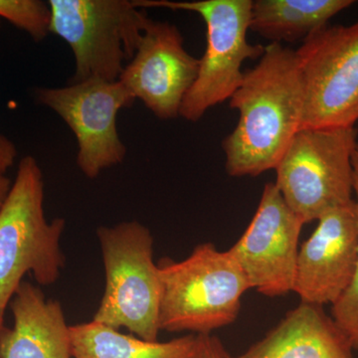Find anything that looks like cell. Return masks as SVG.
I'll return each instance as SVG.
<instances>
[{
	"instance_id": "obj_10",
	"label": "cell",
	"mask_w": 358,
	"mask_h": 358,
	"mask_svg": "<svg viewBox=\"0 0 358 358\" xmlns=\"http://www.w3.org/2000/svg\"><path fill=\"white\" fill-rule=\"evenodd\" d=\"M303 225L275 183H267L255 215L229 249L243 271L250 289L268 298L294 292L299 240Z\"/></svg>"
},
{
	"instance_id": "obj_17",
	"label": "cell",
	"mask_w": 358,
	"mask_h": 358,
	"mask_svg": "<svg viewBox=\"0 0 358 358\" xmlns=\"http://www.w3.org/2000/svg\"><path fill=\"white\" fill-rule=\"evenodd\" d=\"M51 8L42 0H0V17L23 30L35 42L50 33Z\"/></svg>"
},
{
	"instance_id": "obj_8",
	"label": "cell",
	"mask_w": 358,
	"mask_h": 358,
	"mask_svg": "<svg viewBox=\"0 0 358 358\" xmlns=\"http://www.w3.org/2000/svg\"><path fill=\"white\" fill-rule=\"evenodd\" d=\"M305 83L301 129L358 122V20L327 25L296 50Z\"/></svg>"
},
{
	"instance_id": "obj_12",
	"label": "cell",
	"mask_w": 358,
	"mask_h": 358,
	"mask_svg": "<svg viewBox=\"0 0 358 358\" xmlns=\"http://www.w3.org/2000/svg\"><path fill=\"white\" fill-rule=\"evenodd\" d=\"M358 256L355 199L327 211L299 250L294 293L301 303L333 306L350 288Z\"/></svg>"
},
{
	"instance_id": "obj_5",
	"label": "cell",
	"mask_w": 358,
	"mask_h": 358,
	"mask_svg": "<svg viewBox=\"0 0 358 358\" xmlns=\"http://www.w3.org/2000/svg\"><path fill=\"white\" fill-rule=\"evenodd\" d=\"M50 33L64 40L75 59L71 83L115 82L134 58L150 22L134 0H49Z\"/></svg>"
},
{
	"instance_id": "obj_9",
	"label": "cell",
	"mask_w": 358,
	"mask_h": 358,
	"mask_svg": "<svg viewBox=\"0 0 358 358\" xmlns=\"http://www.w3.org/2000/svg\"><path fill=\"white\" fill-rule=\"evenodd\" d=\"M35 99L55 112L75 134L77 166L87 178H98L126 159L128 148L117 131V117L136 100L121 82L88 80L60 88H39Z\"/></svg>"
},
{
	"instance_id": "obj_21",
	"label": "cell",
	"mask_w": 358,
	"mask_h": 358,
	"mask_svg": "<svg viewBox=\"0 0 358 358\" xmlns=\"http://www.w3.org/2000/svg\"><path fill=\"white\" fill-rule=\"evenodd\" d=\"M13 181L4 174H0V208L6 201L7 195L10 192Z\"/></svg>"
},
{
	"instance_id": "obj_14",
	"label": "cell",
	"mask_w": 358,
	"mask_h": 358,
	"mask_svg": "<svg viewBox=\"0 0 358 358\" xmlns=\"http://www.w3.org/2000/svg\"><path fill=\"white\" fill-rule=\"evenodd\" d=\"M229 358H353V348L324 308L301 303L246 352Z\"/></svg>"
},
{
	"instance_id": "obj_18",
	"label": "cell",
	"mask_w": 358,
	"mask_h": 358,
	"mask_svg": "<svg viewBox=\"0 0 358 358\" xmlns=\"http://www.w3.org/2000/svg\"><path fill=\"white\" fill-rule=\"evenodd\" d=\"M353 199L358 224V143L352 157ZM331 317L345 334L353 348L358 352V256L357 270L350 288L331 306Z\"/></svg>"
},
{
	"instance_id": "obj_7",
	"label": "cell",
	"mask_w": 358,
	"mask_h": 358,
	"mask_svg": "<svg viewBox=\"0 0 358 358\" xmlns=\"http://www.w3.org/2000/svg\"><path fill=\"white\" fill-rule=\"evenodd\" d=\"M357 143L355 128H306L294 136L275 166L274 183L303 224L353 201Z\"/></svg>"
},
{
	"instance_id": "obj_15",
	"label": "cell",
	"mask_w": 358,
	"mask_h": 358,
	"mask_svg": "<svg viewBox=\"0 0 358 358\" xmlns=\"http://www.w3.org/2000/svg\"><path fill=\"white\" fill-rule=\"evenodd\" d=\"M352 0H256L252 3L250 30L271 43L303 40L324 26Z\"/></svg>"
},
{
	"instance_id": "obj_19",
	"label": "cell",
	"mask_w": 358,
	"mask_h": 358,
	"mask_svg": "<svg viewBox=\"0 0 358 358\" xmlns=\"http://www.w3.org/2000/svg\"><path fill=\"white\" fill-rule=\"evenodd\" d=\"M196 358H229V355L217 336L200 334Z\"/></svg>"
},
{
	"instance_id": "obj_2",
	"label": "cell",
	"mask_w": 358,
	"mask_h": 358,
	"mask_svg": "<svg viewBox=\"0 0 358 358\" xmlns=\"http://www.w3.org/2000/svg\"><path fill=\"white\" fill-rule=\"evenodd\" d=\"M65 226L63 218L47 220L43 173L37 160L26 155L0 208V331L25 275L40 286L58 281L66 262L60 247Z\"/></svg>"
},
{
	"instance_id": "obj_11",
	"label": "cell",
	"mask_w": 358,
	"mask_h": 358,
	"mask_svg": "<svg viewBox=\"0 0 358 358\" xmlns=\"http://www.w3.org/2000/svg\"><path fill=\"white\" fill-rule=\"evenodd\" d=\"M199 69V59L186 50L178 28L150 20L138 50L117 81L155 117L176 119Z\"/></svg>"
},
{
	"instance_id": "obj_4",
	"label": "cell",
	"mask_w": 358,
	"mask_h": 358,
	"mask_svg": "<svg viewBox=\"0 0 358 358\" xmlns=\"http://www.w3.org/2000/svg\"><path fill=\"white\" fill-rule=\"evenodd\" d=\"M106 288L94 322L138 338L157 341L160 333V281L154 261V237L138 221L96 230Z\"/></svg>"
},
{
	"instance_id": "obj_16",
	"label": "cell",
	"mask_w": 358,
	"mask_h": 358,
	"mask_svg": "<svg viewBox=\"0 0 358 358\" xmlns=\"http://www.w3.org/2000/svg\"><path fill=\"white\" fill-rule=\"evenodd\" d=\"M73 358H196L199 336L148 341L92 322L70 327Z\"/></svg>"
},
{
	"instance_id": "obj_22",
	"label": "cell",
	"mask_w": 358,
	"mask_h": 358,
	"mask_svg": "<svg viewBox=\"0 0 358 358\" xmlns=\"http://www.w3.org/2000/svg\"><path fill=\"white\" fill-rule=\"evenodd\" d=\"M0 24H1V23H0Z\"/></svg>"
},
{
	"instance_id": "obj_20",
	"label": "cell",
	"mask_w": 358,
	"mask_h": 358,
	"mask_svg": "<svg viewBox=\"0 0 358 358\" xmlns=\"http://www.w3.org/2000/svg\"><path fill=\"white\" fill-rule=\"evenodd\" d=\"M17 157V148L15 145L0 134V174L6 176L7 171L13 166Z\"/></svg>"
},
{
	"instance_id": "obj_3",
	"label": "cell",
	"mask_w": 358,
	"mask_h": 358,
	"mask_svg": "<svg viewBox=\"0 0 358 358\" xmlns=\"http://www.w3.org/2000/svg\"><path fill=\"white\" fill-rule=\"evenodd\" d=\"M160 331L211 334L239 315L249 282L234 257L212 243L197 245L182 261L159 264Z\"/></svg>"
},
{
	"instance_id": "obj_1",
	"label": "cell",
	"mask_w": 358,
	"mask_h": 358,
	"mask_svg": "<svg viewBox=\"0 0 358 358\" xmlns=\"http://www.w3.org/2000/svg\"><path fill=\"white\" fill-rule=\"evenodd\" d=\"M229 100L239 120L222 141L226 171L244 178L275 169L303 122L305 83L296 52L268 44Z\"/></svg>"
},
{
	"instance_id": "obj_6",
	"label": "cell",
	"mask_w": 358,
	"mask_h": 358,
	"mask_svg": "<svg viewBox=\"0 0 358 358\" xmlns=\"http://www.w3.org/2000/svg\"><path fill=\"white\" fill-rule=\"evenodd\" d=\"M140 8H167L201 16L206 25V49L199 59L196 80L181 106V117L197 122L207 110L229 100L243 81L242 66L263 56L265 46L247 38L252 0H134Z\"/></svg>"
},
{
	"instance_id": "obj_13",
	"label": "cell",
	"mask_w": 358,
	"mask_h": 358,
	"mask_svg": "<svg viewBox=\"0 0 358 358\" xmlns=\"http://www.w3.org/2000/svg\"><path fill=\"white\" fill-rule=\"evenodd\" d=\"M13 327L0 331V358H71L70 327L60 301L23 281L11 299Z\"/></svg>"
}]
</instances>
